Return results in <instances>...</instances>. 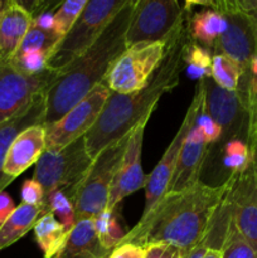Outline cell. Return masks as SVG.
Returning <instances> with one entry per match:
<instances>
[{
	"mask_svg": "<svg viewBox=\"0 0 257 258\" xmlns=\"http://www.w3.org/2000/svg\"><path fill=\"white\" fill-rule=\"evenodd\" d=\"M253 133H257V116L249 121V135Z\"/></svg>",
	"mask_w": 257,
	"mask_h": 258,
	"instance_id": "obj_41",
	"label": "cell"
},
{
	"mask_svg": "<svg viewBox=\"0 0 257 258\" xmlns=\"http://www.w3.org/2000/svg\"><path fill=\"white\" fill-rule=\"evenodd\" d=\"M204 101V86L202 80L196 86V93L189 105L188 111L185 113L183 122L179 127L178 133L175 134L174 139L171 140L170 145L165 150L164 155L161 156L158 165L154 168L151 174L146 176V185H145V208L141 216H145L153 209V207L163 198L166 194L170 184L173 174L175 171L176 163H178L179 155H180L181 148L188 138L189 133L198 120L199 112L203 106Z\"/></svg>",
	"mask_w": 257,
	"mask_h": 258,
	"instance_id": "obj_10",
	"label": "cell"
},
{
	"mask_svg": "<svg viewBox=\"0 0 257 258\" xmlns=\"http://www.w3.org/2000/svg\"><path fill=\"white\" fill-rule=\"evenodd\" d=\"M136 0H127L98 39L67 68L58 73L48 87L45 126L57 122L93 88L105 81L113 63L127 49L126 34Z\"/></svg>",
	"mask_w": 257,
	"mask_h": 258,
	"instance_id": "obj_3",
	"label": "cell"
},
{
	"mask_svg": "<svg viewBox=\"0 0 257 258\" xmlns=\"http://www.w3.org/2000/svg\"><path fill=\"white\" fill-rule=\"evenodd\" d=\"M149 118L146 117L133 130L126 148L125 155L113 179L110 190L107 211L113 212L116 207L127 196L145 188L146 176L141 168V149H143L144 131Z\"/></svg>",
	"mask_w": 257,
	"mask_h": 258,
	"instance_id": "obj_15",
	"label": "cell"
},
{
	"mask_svg": "<svg viewBox=\"0 0 257 258\" xmlns=\"http://www.w3.org/2000/svg\"><path fill=\"white\" fill-rule=\"evenodd\" d=\"M222 151H223L222 161L229 170V175L233 173H241L251 163V149H249V143L246 140L236 139L228 141L223 145Z\"/></svg>",
	"mask_w": 257,
	"mask_h": 258,
	"instance_id": "obj_26",
	"label": "cell"
},
{
	"mask_svg": "<svg viewBox=\"0 0 257 258\" xmlns=\"http://www.w3.org/2000/svg\"><path fill=\"white\" fill-rule=\"evenodd\" d=\"M48 90V88H47ZM47 90L38 93L22 111L17 113L14 117L9 118L5 122L0 123V193L12 183V179L3 174L5 156L14 139L25 128L33 125H45V98Z\"/></svg>",
	"mask_w": 257,
	"mask_h": 258,
	"instance_id": "obj_18",
	"label": "cell"
},
{
	"mask_svg": "<svg viewBox=\"0 0 257 258\" xmlns=\"http://www.w3.org/2000/svg\"><path fill=\"white\" fill-rule=\"evenodd\" d=\"M201 4L206 8L196 12L191 17L188 15V32L194 42L212 52L217 39L224 30L226 19L221 13L209 7L208 3Z\"/></svg>",
	"mask_w": 257,
	"mask_h": 258,
	"instance_id": "obj_21",
	"label": "cell"
},
{
	"mask_svg": "<svg viewBox=\"0 0 257 258\" xmlns=\"http://www.w3.org/2000/svg\"><path fill=\"white\" fill-rule=\"evenodd\" d=\"M42 207L20 203L9 218L0 226V251L8 248L34 228L43 216Z\"/></svg>",
	"mask_w": 257,
	"mask_h": 258,
	"instance_id": "obj_22",
	"label": "cell"
},
{
	"mask_svg": "<svg viewBox=\"0 0 257 258\" xmlns=\"http://www.w3.org/2000/svg\"><path fill=\"white\" fill-rule=\"evenodd\" d=\"M33 18L22 3L8 0L0 8V64L13 60L30 29Z\"/></svg>",
	"mask_w": 257,
	"mask_h": 258,
	"instance_id": "obj_19",
	"label": "cell"
},
{
	"mask_svg": "<svg viewBox=\"0 0 257 258\" xmlns=\"http://www.w3.org/2000/svg\"><path fill=\"white\" fill-rule=\"evenodd\" d=\"M3 3H4V2H0V8H2V5H3Z\"/></svg>",
	"mask_w": 257,
	"mask_h": 258,
	"instance_id": "obj_42",
	"label": "cell"
},
{
	"mask_svg": "<svg viewBox=\"0 0 257 258\" xmlns=\"http://www.w3.org/2000/svg\"><path fill=\"white\" fill-rule=\"evenodd\" d=\"M227 204L236 228L257 252V166L252 159L236 175Z\"/></svg>",
	"mask_w": 257,
	"mask_h": 258,
	"instance_id": "obj_14",
	"label": "cell"
},
{
	"mask_svg": "<svg viewBox=\"0 0 257 258\" xmlns=\"http://www.w3.org/2000/svg\"><path fill=\"white\" fill-rule=\"evenodd\" d=\"M217 186L199 181L180 193H166L121 241L143 248L155 243L173 244L181 253L193 248L211 229L217 212L226 201L236 175Z\"/></svg>",
	"mask_w": 257,
	"mask_h": 258,
	"instance_id": "obj_1",
	"label": "cell"
},
{
	"mask_svg": "<svg viewBox=\"0 0 257 258\" xmlns=\"http://www.w3.org/2000/svg\"><path fill=\"white\" fill-rule=\"evenodd\" d=\"M57 76L48 70L29 75L12 63L0 64V123L14 117L38 93L47 90Z\"/></svg>",
	"mask_w": 257,
	"mask_h": 258,
	"instance_id": "obj_13",
	"label": "cell"
},
{
	"mask_svg": "<svg viewBox=\"0 0 257 258\" xmlns=\"http://www.w3.org/2000/svg\"><path fill=\"white\" fill-rule=\"evenodd\" d=\"M53 258H57V257H55V256H54V257H53Z\"/></svg>",
	"mask_w": 257,
	"mask_h": 258,
	"instance_id": "obj_43",
	"label": "cell"
},
{
	"mask_svg": "<svg viewBox=\"0 0 257 258\" xmlns=\"http://www.w3.org/2000/svg\"><path fill=\"white\" fill-rule=\"evenodd\" d=\"M246 75V73H244ZM247 75L249 76V77L252 78H257V54L254 55L253 59L251 60V64H249V68H248V72H247Z\"/></svg>",
	"mask_w": 257,
	"mask_h": 258,
	"instance_id": "obj_39",
	"label": "cell"
},
{
	"mask_svg": "<svg viewBox=\"0 0 257 258\" xmlns=\"http://www.w3.org/2000/svg\"><path fill=\"white\" fill-rule=\"evenodd\" d=\"M189 39L188 12L184 27L169 43L165 58L145 88L136 92H111L100 117L85 135L86 148L95 160L98 154L111 144L133 133L134 128L158 107L161 96L179 85V77L185 67L184 52Z\"/></svg>",
	"mask_w": 257,
	"mask_h": 258,
	"instance_id": "obj_2",
	"label": "cell"
},
{
	"mask_svg": "<svg viewBox=\"0 0 257 258\" xmlns=\"http://www.w3.org/2000/svg\"><path fill=\"white\" fill-rule=\"evenodd\" d=\"M249 149H251L252 160H253L254 165L257 166V133H253L249 135Z\"/></svg>",
	"mask_w": 257,
	"mask_h": 258,
	"instance_id": "obj_38",
	"label": "cell"
},
{
	"mask_svg": "<svg viewBox=\"0 0 257 258\" xmlns=\"http://www.w3.org/2000/svg\"><path fill=\"white\" fill-rule=\"evenodd\" d=\"M88 0H67L60 3L54 13V30L65 37L72 28Z\"/></svg>",
	"mask_w": 257,
	"mask_h": 258,
	"instance_id": "obj_31",
	"label": "cell"
},
{
	"mask_svg": "<svg viewBox=\"0 0 257 258\" xmlns=\"http://www.w3.org/2000/svg\"><path fill=\"white\" fill-rule=\"evenodd\" d=\"M108 258H145V249L134 243H122L111 251Z\"/></svg>",
	"mask_w": 257,
	"mask_h": 258,
	"instance_id": "obj_36",
	"label": "cell"
},
{
	"mask_svg": "<svg viewBox=\"0 0 257 258\" xmlns=\"http://www.w3.org/2000/svg\"><path fill=\"white\" fill-rule=\"evenodd\" d=\"M243 75V70L236 60L223 54H213L211 78L217 86L227 91H237Z\"/></svg>",
	"mask_w": 257,
	"mask_h": 258,
	"instance_id": "obj_25",
	"label": "cell"
},
{
	"mask_svg": "<svg viewBox=\"0 0 257 258\" xmlns=\"http://www.w3.org/2000/svg\"><path fill=\"white\" fill-rule=\"evenodd\" d=\"M42 208L44 214L48 212L54 214L55 218L65 226V228L68 232L75 226V208H73L72 202L68 199V197L63 191L58 190L50 196L45 197Z\"/></svg>",
	"mask_w": 257,
	"mask_h": 258,
	"instance_id": "obj_28",
	"label": "cell"
},
{
	"mask_svg": "<svg viewBox=\"0 0 257 258\" xmlns=\"http://www.w3.org/2000/svg\"><path fill=\"white\" fill-rule=\"evenodd\" d=\"M111 251L102 246L95 228V219L77 221L57 258H107Z\"/></svg>",
	"mask_w": 257,
	"mask_h": 258,
	"instance_id": "obj_20",
	"label": "cell"
},
{
	"mask_svg": "<svg viewBox=\"0 0 257 258\" xmlns=\"http://www.w3.org/2000/svg\"><path fill=\"white\" fill-rule=\"evenodd\" d=\"M47 149L45 125H33L23 130L10 145L5 156L3 174L14 180L28 168L37 164Z\"/></svg>",
	"mask_w": 257,
	"mask_h": 258,
	"instance_id": "obj_17",
	"label": "cell"
},
{
	"mask_svg": "<svg viewBox=\"0 0 257 258\" xmlns=\"http://www.w3.org/2000/svg\"><path fill=\"white\" fill-rule=\"evenodd\" d=\"M62 38V35L58 34L54 29H45V28L33 25L32 23V27L25 34L14 58L24 54H30V53H40L48 58L52 54L53 50L57 48V45L59 44Z\"/></svg>",
	"mask_w": 257,
	"mask_h": 258,
	"instance_id": "obj_24",
	"label": "cell"
},
{
	"mask_svg": "<svg viewBox=\"0 0 257 258\" xmlns=\"http://www.w3.org/2000/svg\"><path fill=\"white\" fill-rule=\"evenodd\" d=\"M92 164L93 159L88 154L85 136H82L59 151L45 150L35 164L33 179L42 185L44 198L59 190L75 206L78 190Z\"/></svg>",
	"mask_w": 257,
	"mask_h": 258,
	"instance_id": "obj_5",
	"label": "cell"
},
{
	"mask_svg": "<svg viewBox=\"0 0 257 258\" xmlns=\"http://www.w3.org/2000/svg\"><path fill=\"white\" fill-rule=\"evenodd\" d=\"M211 145L204 139L198 123H196L181 148L175 171L166 193H180L197 185L201 181L199 175Z\"/></svg>",
	"mask_w": 257,
	"mask_h": 258,
	"instance_id": "obj_16",
	"label": "cell"
},
{
	"mask_svg": "<svg viewBox=\"0 0 257 258\" xmlns=\"http://www.w3.org/2000/svg\"><path fill=\"white\" fill-rule=\"evenodd\" d=\"M204 258H222V251L216 248H209Z\"/></svg>",
	"mask_w": 257,
	"mask_h": 258,
	"instance_id": "obj_40",
	"label": "cell"
},
{
	"mask_svg": "<svg viewBox=\"0 0 257 258\" xmlns=\"http://www.w3.org/2000/svg\"><path fill=\"white\" fill-rule=\"evenodd\" d=\"M127 0H88L80 17L45 60V70L60 73L98 39Z\"/></svg>",
	"mask_w": 257,
	"mask_h": 258,
	"instance_id": "obj_4",
	"label": "cell"
},
{
	"mask_svg": "<svg viewBox=\"0 0 257 258\" xmlns=\"http://www.w3.org/2000/svg\"><path fill=\"white\" fill-rule=\"evenodd\" d=\"M186 22V9L176 0H136L128 25L127 48L170 42Z\"/></svg>",
	"mask_w": 257,
	"mask_h": 258,
	"instance_id": "obj_7",
	"label": "cell"
},
{
	"mask_svg": "<svg viewBox=\"0 0 257 258\" xmlns=\"http://www.w3.org/2000/svg\"><path fill=\"white\" fill-rule=\"evenodd\" d=\"M256 22H257V17H256Z\"/></svg>",
	"mask_w": 257,
	"mask_h": 258,
	"instance_id": "obj_44",
	"label": "cell"
},
{
	"mask_svg": "<svg viewBox=\"0 0 257 258\" xmlns=\"http://www.w3.org/2000/svg\"><path fill=\"white\" fill-rule=\"evenodd\" d=\"M169 43L158 42L127 48L105 78L111 92L127 95L145 88L163 63Z\"/></svg>",
	"mask_w": 257,
	"mask_h": 258,
	"instance_id": "obj_8",
	"label": "cell"
},
{
	"mask_svg": "<svg viewBox=\"0 0 257 258\" xmlns=\"http://www.w3.org/2000/svg\"><path fill=\"white\" fill-rule=\"evenodd\" d=\"M93 219H95V228L100 242L106 249L112 251L121 243L126 232L122 231L117 219L113 216V212L105 211L101 216Z\"/></svg>",
	"mask_w": 257,
	"mask_h": 258,
	"instance_id": "obj_27",
	"label": "cell"
},
{
	"mask_svg": "<svg viewBox=\"0 0 257 258\" xmlns=\"http://www.w3.org/2000/svg\"><path fill=\"white\" fill-rule=\"evenodd\" d=\"M22 203L30 204V206L43 207L44 202V190L42 185L34 179L25 180L22 185ZM43 209V208H42Z\"/></svg>",
	"mask_w": 257,
	"mask_h": 258,
	"instance_id": "obj_34",
	"label": "cell"
},
{
	"mask_svg": "<svg viewBox=\"0 0 257 258\" xmlns=\"http://www.w3.org/2000/svg\"><path fill=\"white\" fill-rule=\"evenodd\" d=\"M237 91L243 97L249 113V121H251L257 116V78L249 77L247 73L243 75Z\"/></svg>",
	"mask_w": 257,
	"mask_h": 258,
	"instance_id": "obj_32",
	"label": "cell"
},
{
	"mask_svg": "<svg viewBox=\"0 0 257 258\" xmlns=\"http://www.w3.org/2000/svg\"><path fill=\"white\" fill-rule=\"evenodd\" d=\"M33 231H34L35 241L42 249L44 258L57 256L62 251L70 233L50 212L43 214L38 219Z\"/></svg>",
	"mask_w": 257,
	"mask_h": 258,
	"instance_id": "obj_23",
	"label": "cell"
},
{
	"mask_svg": "<svg viewBox=\"0 0 257 258\" xmlns=\"http://www.w3.org/2000/svg\"><path fill=\"white\" fill-rule=\"evenodd\" d=\"M211 53V50L199 45L189 35L185 52H184V59H185V64L190 67L191 72L196 77H199V80L204 77H211L212 57H213Z\"/></svg>",
	"mask_w": 257,
	"mask_h": 258,
	"instance_id": "obj_30",
	"label": "cell"
},
{
	"mask_svg": "<svg viewBox=\"0 0 257 258\" xmlns=\"http://www.w3.org/2000/svg\"><path fill=\"white\" fill-rule=\"evenodd\" d=\"M221 251L222 258H257V252L242 237L231 218L226 229Z\"/></svg>",
	"mask_w": 257,
	"mask_h": 258,
	"instance_id": "obj_29",
	"label": "cell"
},
{
	"mask_svg": "<svg viewBox=\"0 0 257 258\" xmlns=\"http://www.w3.org/2000/svg\"><path fill=\"white\" fill-rule=\"evenodd\" d=\"M15 208L17 207L14 206L12 197L5 191L0 193V226L9 218Z\"/></svg>",
	"mask_w": 257,
	"mask_h": 258,
	"instance_id": "obj_37",
	"label": "cell"
},
{
	"mask_svg": "<svg viewBox=\"0 0 257 258\" xmlns=\"http://www.w3.org/2000/svg\"><path fill=\"white\" fill-rule=\"evenodd\" d=\"M203 103H204V101H203ZM197 123H198V126L201 127L202 133H203V135H204V139H206V141L209 144V145L212 146L213 144L219 143V140H221V136H222L221 127H219V126L217 125V123L214 122V121L212 120L208 115H207L206 111H204V108H203V106H202L201 112H199L198 121H197Z\"/></svg>",
	"mask_w": 257,
	"mask_h": 258,
	"instance_id": "obj_33",
	"label": "cell"
},
{
	"mask_svg": "<svg viewBox=\"0 0 257 258\" xmlns=\"http://www.w3.org/2000/svg\"><path fill=\"white\" fill-rule=\"evenodd\" d=\"M204 86L203 108L221 127L223 145L231 140L249 141V113L238 91H227L217 86L211 77L202 78Z\"/></svg>",
	"mask_w": 257,
	"mask_h": 258,
	"instance_id": "obj_11",
	"label": "cell"
},
{
	"mask_svg": "<svg viewBox=\"0 0 257 258\" xmlns=\"http://www.w3.org/2000/svg\"><path fill=\"white\" fill-rule=\"evenodd\" d=\"M221 13L226 27L214 44V54H223L236 60L244 73L248 72L251 60L257 54L256 17L244 12L237 2L208 3Z\"/></svg>",
	"mask_w": 257,
	"mask_h": 258,
	"instance_id": "obj_9",
	"label": "cell"
},
{
	"mask_svg": "<svg viewBox=\"0 0 257 258\" xmlns=\"http://www.w3.org/2000/svg\"><path fill=\"white\" fill-rule=\"evenodd\" d=\"M145 258H183L181 251L173 244L155 243L145 247Z\"/></svg>",
	"mask_w": 257,
	"mask_h": 258,
	"instance_id": "obj_35",
	"label": "cell"
},
{
	"mask_svg": "<svg viewBox=\"0 0 257 258\" xmlns=\"http://www.w3.org/2000/svg\"><path fill=\"white\" fill-rule=\"evenodd\" d=\"M111 91L106 82L96 86L81 102L73 106L60 120L45 126L47 149L59 151L77 139L85 136L100 117Z\"/></svg>",
	"mask_w": 257,
	"mask_h": 258,
	"instance_id": "obj_12",
	"label": "cell"
},
{
	"mask_svg": "<svg viewBox=\"0 0 257 258\" xmlns=\"http://www.w3.org/2000/svg\"><path fill=\"white\" fill-rule=\"evenodd\" d=\"M131 134L103 149L93 160L75 201L76 222L96 218L107 211L110 190L118 170Z\"/></svg>",
	"mask_w": 257,
	"mask_h": 258,
	"instance_id": "obj_6",
	"label": "cell"
}]
</instances>
